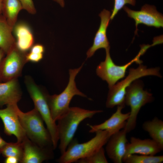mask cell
Masks as SVG:
<instances>
[{
	"instance_id": "obj_1",
	"label": "cell",
	"mask_w": 163,
	"mask_h": 163,
	"mask_svg": "<svg viewBox=\"0 0 163 163\" xmlns=\"http://www.w3.org/2000/svg\"><path fill=\"white\" fill-rule=\"evenodd\" d=\"M103 110H90L78 107H70L68 112L57 120V124L61 154L66 150L80 124L84 120L93 117Z\"/></svg>"
},
{
	"instance_id": "obj_2",
	"label": "cell",
	"mask_w": 163,
	"mask_h": 163,
	"mask_svg": "<svg viewBox=\"0 0 163 163\" xmlns=\"http://www.w3.org/2000/svg\"><path fill=\"white\" fill-rule=\"evenodd\" d=\"M17 112L21 123L27 138L38 146L54 150L50 134L44 124V121L34 108L24 113L18 106Z\"/></svg>"
},
{
	"instance_id": "obj_3",
	"label": "cell",
	"mask_w": 163,
	"mask_h": 163,
	"mask_svg": "<svg viewBox=\"0 0 163 163\" xmlns=\"http://www.w3.org/2000/svg\"><path fill=\"white\" fill-rule=\"evenodd\" d=\"M95 135L89 141L79 143L73 139L69 144L66 150L57 159L59 163H72L88 157L94 154L105 145L113 135L107 130H98Z\"/></svg>"
},
{
	"instance_id": "obj_4",
	"label": "cell",
	"mask_w": 163,
	"mask_h": 163,
	"mask_svg": "<svg viewBox=\"0 0 163 163\" xmlns=\"http://www.w3.org/2000/svg\"><path fill=\"white\" fill-rule=\"evenodd\" d=\"M24 82L27 91L32 100L35 108L45 123L51 137L54 149L59 141L57 125L52 118L48 102V94L36 84L30 76H25Z\"/></svg>"
},
{
	"instance_id": "obj_5",
	"label": "cell",
	"mask_w": 163,
	"mask_h": 163,
	"mask_svg": "<svg viewBox=\"0 0 163 163\" xmlns=\"http://www.w3.org/2000/svg\"><path fill=\"white\" fill-rule=\"evenodd\" d=\"M159 70L158 67L147 68L141 64L136 69H129V74L125 79L109 88L106 107L112 108L116 106H125L126 90L130 84L135 80L145 76L155 75L161 77Z\"/></svg>"
},
{
	"instance_id": "obj_6",
	"label": "cell",
	"mask_w": 163,
	"mask_h": 163,
	"mask_svg": "<svg viewBox=\"0 0 163 163\" xmlns=\"http://www.w3.org/2000/svg\"><path fill=\"white\" fill-rule=\"evenodd\" d=\"M143 87L142 82L138 79L133 81L126 90L125 104L131 109L129 117L123 129L126 133L135 128L137 117L141 108L153 100L152 94L144 90Z\"/></svg>"
},
{
	"instance_id": "obj_7",
	"label": "cell",
	"mask_w": 163,
	"mask_h": 163,
	"mask_svg": "<svg viewBox=\"0 0 163 163\" xmlns=\"http://www.w3.org/2000/svg\"><path fill=\"white\" fill-rule=\"evenodd\" d=\"M83 64L79 68L69 70L68 85L63 91L58 94L48 95V100L52 118L56 122L69 110L70 102L75 95L83 97L87 96L77 88L75 78L81 70Z\"/></svg>"
},
{
	"instance_id": "obj_8",
	"label": "cell",
	"mask_w": 163,
	"mask_h": 163,
	"mask_svg": "<svg viewBox=\"0 0 163 163\" xmlns=\"http://www.w3.org/2000/svg\"><path fill=\"white\" fill-rule=\"evenodd\" d=\"M110 47L105 49V59L100 62L96 69L97 75L107 82L109 88L114 85L125 77L126 70L132 63L136 62L141 64L142 61L139 59V58L147 50L145 46H142L138 54L133 59L125 65L118 66L113 61L110 56Z\"/></svg>"
},
{
	"instance_id": "obj_9",
	"label": "cell",
	"mask_w": 163,
	"mask_h": 163,
	"mask_svg": "<svg viewBox=\"0 0 163 163\" xmlns=\"http://www.w3.org/2000/svg\"><path fill=\"white\" fill-rule=\"evenodd\" d=\"M25 53L15 45L3 59L0 67V82L18 78L21 75L24 66L27 62Z\"/></svg>"
},
{
	"instance_id": "obj_10",
	"label": "cell",
	"mask_w": 163,
	"mask_h": 163,
	"mask_svg": "<svg viewBox=\"0 0 163 163\" xmlns=\"http://www.w3.org/2000/svg\"><path fill=\"white\" fill-rule=\"evenodd\" d=\"M123 8L128 16L135 21V34H137L138 26L139 24L157 28L163 27V15L157 10L156 7L154 5L145 4L138 11L131 10L125 6Z\"/></svg>"
},
{
	"instance_id": "obj_11",
	"label": "cell",
	"mask_w": 163,
	"mask_h": 163,
	"mask_svg": "<svg viewBox=\"0 0 163 163\" xmlns=\"http://www.w3.org/2000/svg\"><path fill=\"white\" fill-rule=\"evenodd\" d=\"M6 106L5 108L0 109V118L4 125V133L8 136L14 135L17 138V142H21L27 136L17 114V104Z\"/></svg>"
},
{
	"instance_id": "obj_12",
	"label": "cell",
	"mask_w": 163,
	"mask_h": 163,
	"mask_svg": "<svg viewBox=\"0 0 163 163\" xmlns=\"http://www.w3.org/2000/svg\"><path fill=\"white\" fill-rule=\"evenodd\" d=\"M22 143L23 156L21 163H41L54 158L53 149L41 148L32 142L27 136Z\"/></svg>"
},
{
	"instance_id": "obj_13",
	"label": "cell",
	"mask_w": 163,
	"mask_h": 163,
	"mask_svg": "<svg viewBox=\"0 0 163 163\" xmlns=\"http://www.w3.org/2000/svg\"><path fill=\"white\" fill-rule=\"evenodd\" d=\"M127 133L123 129L113 134L106 143L105 151L108 158L114 163H122L128 141Z\"/></svg>"
},
{
	"instance_id": "obj_14",
	"label": "cell",
	"mask_w": 163,
	"mask_h": 163,
	"mask_svg": "<svg viewBox=\"0 0 163 163\" xmlns=\"http://www.w3.org/2000/svg\"><path fill=\"white\" fill-rule=\"evenodd\" d=\"M124 106H117L116 111L107 120L99 124L87 125L90 128L89 132L95 133L98 130H107L113 134L124 127L126 121L129 117L130 112L124 113L122 110Z\"/></svg>"
},
{
	"instance_id": "obj_15",
	"label": "cell",
	"mask_w": 163,
	"mask_h": 163,
	"mask_svg": "<svg viewBox=\"0 0 163 163\" xmlns=\"http://www.w3.org/2000/svg\"><path fill=\"white\" fill-rule=\"evenodd\" d=\"M111 14L110 11L105 9H104L99 14L101 19L100 24L95 35L93 44L86 53L87 58L91 57L100 49H106L110 47L107 36V31L111 20Z\"/></svg>"
},
{
	"instance_id": "obj_16",
	"label": "cell",
	"mask_w": 163,
	"mask_h": 163,
	"mask_svg": "<svg viewBox=\"0 0 163 163\" xmlns=\"http://www.w3.org/2000/svg\"><path fill=\"white\" fill-rule=\"evenodd\" d=\"M163 150L152 139H142L134 137L130 139L126 146V152L123 158L132 154L146 155H155Z\"/></svg>"
},
{
	"instance_id": "obj_17",
	"label": "cell",
	"mask_w": 163,
	"mask_h": 163,
	"mask_svg": "<svg viewBox=\"0 0 163 163\" xmlns=\"http://www.w3.org/2000/svg\"><path fill=\"white\" fill-rule=\"evenodd\" d=\"M21 95L18 78L0 82V107L4 105L17 104Z\"/></svg>"
},
{
	"instance_id": "obj_18",
	"label": "cell",
	"mask_w": 163,
	"mask_h": 163,
	"mask_svg": "<svg viewBox=\"0 0 163 163\" xmlns=\"http://www.w3.org/2000/svg\"><path fill=\"white\" fill-rule=\"evenodd\" d=\"M13 31L16 38V46L21 51L27 53L34 42V36L30 28L25 23L20 22L16 23Z\"/></svg>"
},
{
	"instance_id": "obj_19",
	"label": "cell",
	"mask_w": 163,
	"mask_h": 163,
	"mask_svg": "<svg viewBox=\"0 0 163 163\" xmlns=\"http://www.w3.org/2000/svg\"><path fill=\"white\" fill-rule=\"evenodd\" d=\"M13 29L2 14L0 15V48L7 54L16 44Z\"/></svg>"
},
{
	"instance_id": "obj_20",
	"label": "cell",
	"mask_w": 163,
	"mask_h": 163,
	"mask_svg": "<svg viewBox=\"0 0 163 163\" xmlns=\"http://www.w3.org/2000/svg\"><path fill=\"white\" fill-rule=\"evenodd\" d=\"M22 9L19 0H3L2 14L12 29L16 24L18 14Z\"/></svg>"
},
{
	"instance_id": "obj_21",
	"label": "cell",
	"mask_w": 163,
	"mask_h": 163,
	"mask_svg": "<svg viewBox=\"0 0 163 163\" xmlns=\"http://www.w3.org/2000/svg\"><path fill=\"white\" fill-rule=\"evenodd\" d=\"M142 127L163 150V121L155 117L152 120L145 121L142 124Z\"/></svg>"
},
{
	"instance_id": "obj_22",
	"label": "cell",
	"mask_w": 163,
	"mask_h": 163,
	"mask_svg": "<svg viewBox=\"0 0 163 163\" xmlns=\"http://www.w3.org/2000/svg\"><path fill=\"white\" fill-rule=\"evenodd\" d=\"M163 161V155H138L137 154L128 155L123 159V162L125 163H161Z\"/></svg>"
},
{
	"instance_id": "obj_23",
	"label": "cell",
	"mask_w": 163,
	"mask_h": 163,
	"mask_svg": "<svg viewBox=\"0 0 163 163\" xmlns=\"http://www.w3.org/2000/svg\"><path fill=\"white\" fill-rule=\"evenodd\" d=\"M1 154L5 157H14L21 163L23 156V148L22 142H8L3 149Z\"/></svg>"
},
{
	"instance_id": "obj_24",
	"label": "cell",
	"mask_w": 163,
	"mask_h": 163,
	"mask_svg": "<svg viewBox=\"0 0 163 163\" xmlns=\"http://www.w3.org/2000/svg\"><path fill=\"white\" fill-rule=\"evenodd\" d=\"M105 151L102 147L96 152L86 157L77 161L76 163H108L105 154Z\"/></svg>"
},
{
	"instance_id": "obj_25",
	"label": "cell",
	"mask_w": 163,
	"mask_h": 163,
	"mask_svg": "<svg viewBox=\"0 0 163 163\" xmlns=\"http://www.w3.org/2000/svg\"><path fill=\"white\" fill-rule=\"evenodd\" d=\"M113 9L111 14L110 19L112 20L119 11L127 4L135 6L136 0H114Z\"/></svg>"
},
{
	"instance_id": "obj_26",
	"label": "cell",
	"mask_w": 163,
	"mask_h": 163,
	"mask_svg": "<svg viewBox=\"0 0 163 163\" xmlns=\"http://www.w3.org/2000/svg\"><path fill=\"white\" fill-rule=\"evenodd\" d=\"M21 3L23 9L32 14H35L36 10L32 0H19Z\"/></svg>"
},
{
	"instance_id": "obj_27",
	"label": "cell",
	"mask_w": 163,
	"mask_h": 163,
	"mask_svg": "<svg viewBox=\"0 0 163 163\" xmlns=\"http://www.w3.org/2000/svg\"><path fill=\"white\" fill-rule=\"evenodd\" d=\"M43 56V53H36L30 52L26 54V59L27 62H38L42 59Z\"/></svg>"
},
{
	"instance_id": "obj_28",
	"label": "cell",
	"mask_w": 163,
	"mask_h": 163,
	"mask_svg": "<svg viewBox=\"0 0 163 163\" xmlns=\"http://www.w3.org/2000/svg\"><path fill=\"white\" fill-rule=\"evenodd\" d=\"M30 50V52L32 53L43 54L45 51V48L43 45L38 43L34 45Z\"/></svg>"
},
{
	"instance_id": "obj_29",
	"label": "cell",
	"mask_w": 163,
	"mask_h": 163,
	"mask_svg": "<svg viewBox=\"0 0 163 163\" xmlns=\"http://www.w3.org/2000/svg\"><path fill=\"white\" fill-rule=\"evenodd\" d=\"M4 162L5 163H20L18 159L13 157H6Z\"/></svg>"
},
{
	"instance_id": "obj_30",
	"label": "cell",
	"mask_w": 163,
	"mask_h": 163,
	"mask_svg": "<svg viewBox=\"0 0 163 163\" xmlns=\"http://www.w3.org/2000/svg\"><path fill=\"white\" fill-rule=\"evenodd\" d=\"M8 143L3 139L0 134V154Z\"/></svg>"
},
{
	"instance_id": "obj_31",
	"label": "cell",
	"mask_w": 163,
	"mask_h": 163,
	"mask_svg": "<svg viewBox=\"0 0 163 163\" xmlns=\"http://www.w3.org/2000/svg\"><path fill=\"white\" fill-rule=\"evenodd\" d=\"M5 54L4 52L0 48V67L2 61L4 57Z\"/></svg>"
},
{
	"instance_id": "obj_32",
	"label": "cell",
	"mask_w": 163,
	"mask_h": 163,
	"mask_svg": "<svg viewBox=\"0 0 163 163\" xmlns=\"http://www.w3.org/2000/svg\"><path fill=\"white\" fill-rule=\"evenodd\" d=\"M59 4L62 7H64L65 5L64 0H53Z\"/></svg>"
},
{
	"instance_id": "obj_33",
	"label": "cell",
	"mask_w": 163,
	"mask_h": 163,
	"mask_svg": "<svg viewBox=\"0 0 163 163\" xmlns=\"http://www.w3.org/2000/svg\"><path fill=\"white\" fill-rule=\"evenodd\" d=\"M3 0H0V15L2 14Z\"/></svg>"
}]
</instances>
